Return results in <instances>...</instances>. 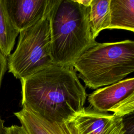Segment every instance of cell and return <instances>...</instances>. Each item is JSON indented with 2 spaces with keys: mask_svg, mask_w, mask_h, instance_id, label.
Instances as JSON below:
<instances>
[{
  "mask_svg": "<svg viewBox=\"0 0 134 134\" xmlns=\"http://www.w3.org/2000/svg\"><path fill=\"white\" fill-rule=\"evenodd\" d=\"M48 9L40 19L19 32L16 48L7 58L8 72L20 80L53 64Z\"/></svg>",
  "mask_w": 134,
  "mask_h": 134,
  "instance_id": "4",
  "label": "cell"
},
{
  "mask_svg": "<svg viewBox=\"0 0 134 134\" xmlns=\"http://www.w3.org/2000/svg\"><path fill=\"white\" fill-rule=\"evenodd\" d=\"M14 114L27 134H71L66 122L49 121L25 108Z\"/></svg>",
  "mask_w": 134,
  "mask_h": 134,
  "instance_id": "8",
  "label": "cell"
},
{
  "mask_svg": "<svg viewBox=\"0 0 134 134\" xmlns=\"http://www.w3.org/2000/svg\"><path fill=\"white\" fill-rule=\"evenodd\" d=\"M77 2L85 7H90L92 0H76Z\"/></svg>",
  "mask_w": 134,
  "mask_h": 134,
  "instance_id": "15",
  "label": "cell"
},
{
  "mask_svg": "<svg viewBox=\"0 0 134 134\" xmlns=\"http://www.w3.org/2000/svg\"><path fill=\"white\" fill-rule=\"evenodd\" d=\"M7 69V58L0 51V87L4 74Z\"/></svg>",
  "mask_w": 134,
  "mask_h": 134,
  "instance_id": "12",
  "label": "cell"
},
{
  "mask_svg": "<svg viewBox=\"0 0 134 134\" xmlns=\"http://www.w3.org/2000/svg\"><path fill=\"white\" fill-rule=\"evenodd\" d=\"M48 10L52 63L74 69L77 59L97 43L91 31L90 7L76 0H49Z\"/></svg>",
  "mask_w": 134,
  "mask_h": 134,
  "instance_id": "2",
  "label": "cell"
},
{
  "mask_svg": "<svg viewBox=\"0 0 134 134\" xmlns=\"http://www.w3.org/2000/svg\"><path fill=\"white\" fill-rule=\"evenodd\" d=\"M19 34L8 16L5 0H0V51L7 58L10 55Z\"/></svg>",
  "mask_w": 134,
  "mask_h": 134,
  "instance_id": "11",
  "label": "cell"
},
{
  "mask_svg": "<svg viewBox=\"0 0 134 134\" xmlns=\"http://www.w3.org/2000/svg\"><path fill=\"white\" fill-rule=\"evenodd\" d=\"M49 0H5L12 24L19 32L30 27L47 12Z\"/></svg>",
  "mask_w": 134,
  "mask_h": 134,
  "instance_id": "7",
  "label": "cell"
},
{
  "mask_svg": "<svg viewBox=\"0 0 134 134\" xmlns=\"http://www.w3.org/2000/svg\"><path fill=\"white\" fill-rule=\"evenodd\" d=\"M108 29L134 31V0H110Z\"/></svg>",
  "mask_w": 134,
  "mask_h": 134,
  "instance_id": "9",
  "label": "cell"
},
{
  "mask_svg": "<svg viewBox=\"0 0 134 134\" xmlns=\"http://www.w3.org/2000/svg\"><path fill=\"white\" fill-rule=\"evenodd\" d=\"M4 124V120L0 117V134H6V127Z\"/></svg>",
  "mask_w": 134,
  "mask_h": 134,
  "instance_id": "14",
  "label": "cell"
},
{
  "mask_svg": "<svg viewBox=\"0 0 134 134\" xmlns=\"http://www.w3.org/2000/svg\"><path fill=\"white\" fill-rule=\"evenodd\" d=\"M109 3L110 0H92L90 6L89 23L94 39L101 31L108 29L110 23Z\"/></svg>",
  "mask_w": 134,
  "mask_h": 134,
  "instance_id": "10",
  "label": "cell"
},
{
  "mask_svg": "<svg viewBox=\"0 0 134 134\" xmlns=\"http://www.w3.org/2000/svg\"><path fill=\"white\" fill-rule=\"evenodd\" d=\"M71 134H125L123 117L84 108L67 122Z\"/></svg>",
  "mask_w": 134,
  "mask_h": 134,
  "instance_id": "6",
  "label": "cell"
},
{
  "mask_svg": "<svg viewBox=\"0 0 134 134\" xmlns=\"http://www.w3.org/2000/svg\"><path fill=\"white\" fill-rule=\"evenodd\" d=\"M6 134H27L22 127L17 125H12L6 127Z\"/></svg>",
  "mask_w": 134,
  "mask_h": 134,
  "instance_id": "13",
  "label": "cell"
},
{
  "mask_svg": "<svg viewBox=\"0 0 134 134\" xmlns=\"http://www.w3.org/2000/svg\"><path fill=\"white\" fill-rule=\"evenodd\" d=\"M73 68L90 88L116 83L134 71V41L97 42L77 59Z\"/></svg>",
  "mask_w": 134,
  "mask_h": 134,
  "instance_id": "3",
  "label": "cell"
},
{
  "mask_svg": "<svg viewBox=\"0 0 134 134\" xmlns=\"http://www.w3.org/2000/svg\"><path fill=\"white\" fill-rule=\"evenodd\" d=\"M88 100L93 109L102 113L113 112L123 117L134 110V79L122 80L100 88L88 95Z\"/></svg>",
  "mask_w": 134,
  "mask_h": 134,
  "instance_id": "5",
  "label": "cell"
},
{
  "mask_svg": "<svg viewBox=\"0 0 134 134\" xmlns=\"http://www.w3.org/2000/svg\"><path fill=\"white\" fill-rule=\"evenodd\" d=\"M20 82L22 107L49 121L67 122L84 108L87 94L74 69L52 64Z\"/></svg>",
  "mask_w": 134,
  "mask_h": 134,
  "instance_id": "1",
  "label": "cell"
}]
</instances>
